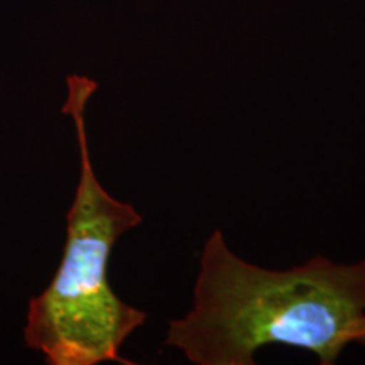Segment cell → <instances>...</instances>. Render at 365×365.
I'll list each match as a JSON object with an SVG mask.
<instances>
[{
	"label": "cell",
	"instance_id": "cell-1",
	"mask_svg": "<svg viewBox=\"0 0 365 365\" xmlns=\"http://www.w3.org/2000/svg\"><path fill=\"white\" fill-rule=\"evenodd\" d=\"M364 333L365 261L314 255L289 271H269L237 257L215 230L200 259L193 308L170 323L166 345L196 365H252L267 345L304 349L331 365Z\"/></svg>",
	"mask_w": 365,
	"mask_h": 365
},
{
	"label": "cell",
	"instance_id": "cell-2",
	"mask_svg": "<svg viewBox=\"0 0 365 365\" xmlns=\"http://www.w3.org/2000/svg\"><path fill=\"white\" fill-rule=\"evenodd\" d=\"M63 113L73 118L80 149V181L68 212L66 244L51 282L31 299L26 344L51 365L132 364L120 357L125 340L145 322V313L122 301L108 282L112 249L143 217L100 185L90 159L85 110L97 83L68 76Z\"/></svg>",
	"mask_w": 365,
	"mask_h": 365
},
{
	"label": "cell",
	"instance_id": "cell-3",
	"mask_svg": "<svg viewBox=\"0 0 365 365\" xmlns=\"http://www.w3.org/2000/svg\"><path fill=\"white\" fill-rule=\"evenodd\" d=\"M359 344H360V345H364V346H365V333H364V335H362V339H360V340H359Z\"/></svg>",
	"mask_w": 365,
	"mask_h": 365
}]
</instances>
